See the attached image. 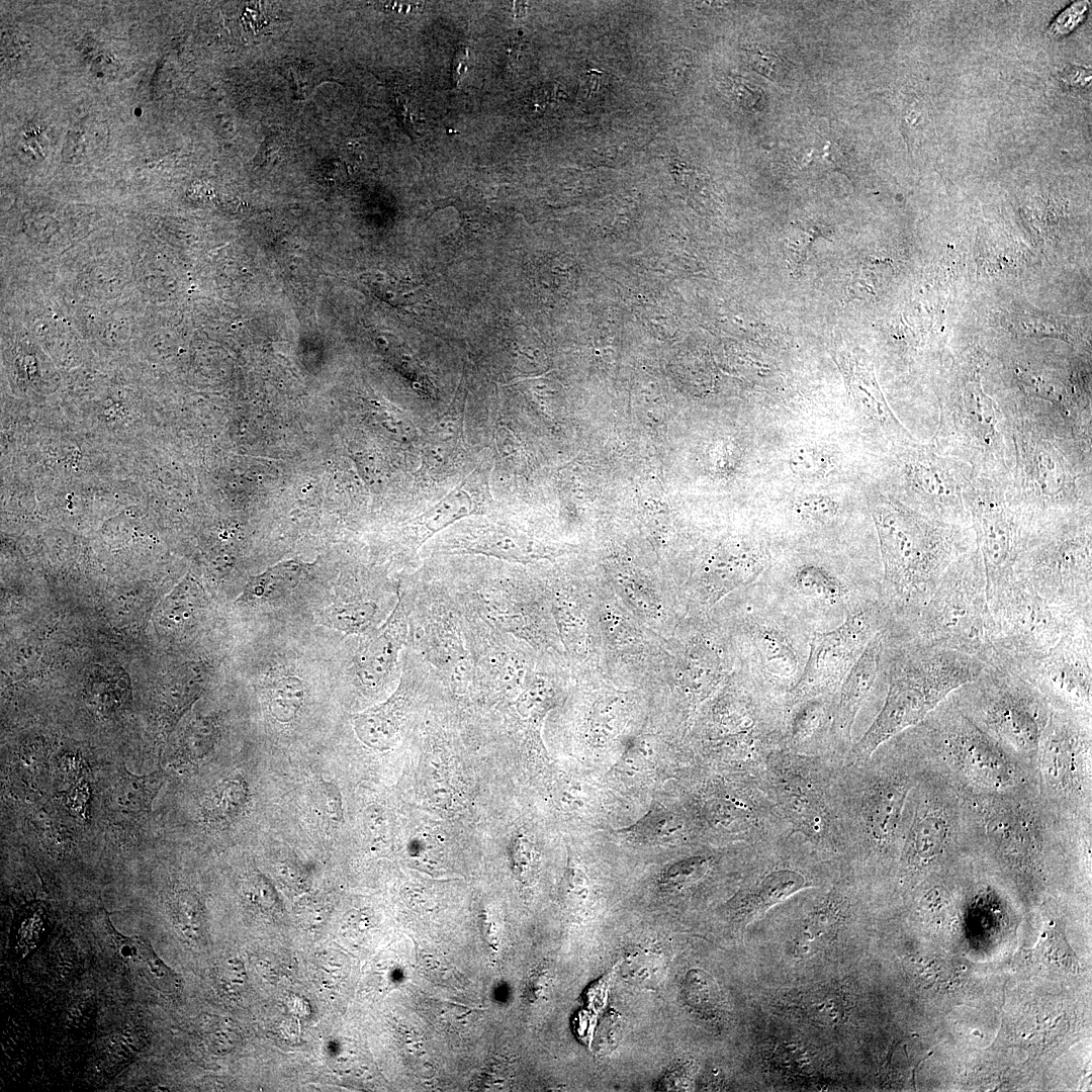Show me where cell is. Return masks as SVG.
I'll return each instance as SVG.
<instances>
[{"instance_id":"6da1fadb","label":"cell","mask_w":1092,"mask_h":1092,"mask_svg":"<svg viewBox=\"0 0 1092 1092\" xmlns=\"http://www.w3.org/2000/svg\"><path fill=\"white\" fill-rule=\"evenodd\" d=\"M930 764L914 726L867 759L835 763L833 804L850 868L896 877L913 791Z\"/></svg>"},{"instance_id":"7a4b0ae2","label":"cell","mask_w":1092,"mask_h":1092,"mask_svg":"<svg viewBox=\"0 0 1092 1092\" xmlns=\"http://www.w3.org/2000/svg\"><path fill=\"white\" fill-rule=\"evenodd\" d=\"M962 795L969 853L995 868L1023 898L1040 896L1068 866L1090 867L1092 824L1061 818L1037 793Z\"/></svg>"},{"instance_id":"3957f363","label":"cell","mask_w":1092,"mask_h":1092,"mask_svg":"<svg viewBox=\"0 0 1092 1092\" xmlns=\"http://www.w3.org/2000/svg\"><path fill=\"white\" fill-rule=\"evenodd\" d=\"M1012 466L1009 502L1032 527L1056 518L1092 513L1091 435L1051 404L1021 401L1004 411Z\"/></svg>"},{"instance_id":"277c9868","label":"cell","mask_w":1092,"mask_h":1092,"mask_svg":"<svg viewBox=\"0 0 1092 1092\" xmlns=\"http://www.w3.org/2000/svg\"><path fill=\"white\" fill-rule=\"evenodd\" d=\"M882 564V600L890 621H912L948 565L976 546L971 526L941 522L877 488L866 492Z\"/></svg>"},{"instance_id":"5b68a950","label":"cell","mask_w":1092,"mask_h":1092,"mask_svg":"<svg viewBox=\"0 0 1092 1092\" xmlns=\"http://www.w3.org/2000/svg\"><path fill=\"white\" fill-rule=\"evenodd\" d=\"M882 680L885 702L846 761L867 759L884 742L920 723L960 687L985 667L980 659L954 650L925 647L887 625L883 630Z\"/></svg>"},{"instance_id":"8992f818","label":"cell","mask_w":1092,"mask_h":1092,"mask_svg":"<svg viewBox=\"0 0 1092 1092\" xmlns=\"http://www.w3.org/2000/svg\"><path fill=\"white\" fill-rule=\"evenodd\" d=\"M728 596L720 615L740 668L785 703L802 675L814 632L759 578Z\"/></svg>"},{"instance_id":"52a82bcc","label":"cell","mask_w":1092,"mask_h":1092,"mask_svg":"<svg viewBox=\"0 0 1092 1092\" xmlns=\"http://www.w3.org/2000/svg\"><path fill=\"white\" fill-rule=\"evenodd\" d=\"M914 727L932 766L960 792L981 796L1037 793L1035 777L949 696Z\"/></svg>"},{"instance_id":"ba28073f","label":"cell","mask_w":1092,"mask_h":1092,"mask_svg":"<svg viewBox=\"0 0 1092 1092\" xmlns=\"http://www.w3.org/2000/svg\"><path fill=\"white\" fill-rule=\"evenodd\" d=\"M889 624L925 647L954 650L995 660L994 624L987 599L981 554L974 546L952 561L917 616L906 624Z\"/></svg>"},{"instance_id":"9c48e42d","label":"cell","mask_w":1092,"mask_h":1092,"mask_svg":"<svg viewBox=\"0 0 1092 1092\" xmlns=\"http://www.w3.org/2000/svg\"><path fill=\"white\" fill-rule=\"evenodd\" d=\"M785 718L784 701L739 668L712 702L703 739L720 763L759 778L768 755L785 749Z\"/></svg>"},{"instance_id":"30bf717a","label":"cell","mask_w":1092,"mask_h":1092,"mask_svg":"<svg viewBox=\"0 0 1092 1092\" xmlns=\"http://www.w3.org/2000/svg\"><path fill=\"white\" fill-rule=\"evenodd\" d=\"M949 698L1035 777L1040 739L1052 707L1033 685L1007 667L986 664L974 680Z\"/></svg>"},{"instance_id":"8fae6325","label":"cell","mask_w":1092,"mask_h":1092,"mask_svg":"<svg viewBox=\"0 0 1092 1092\" xmlns=\"http://www.w3.org/2000/svg\"><path fill=\"white\" fill-rule=\"evenodd\" d=\"M1015 577L1054 606L1092 620V513L1068 515L1032 527L1016 563Z\"/></svg>"},{"instance_id":"7c38bea8","label":"cell","mask_w":1092,"mask_h":1092,"mask_svg":"<svg viewBox=\"0 0 1092 1092\" xmlns=\"http://www.w3.org/2000/svg\"><path fill=\"white\" fill-rule=\"evenodd\" d=\"M759 579L813 632L832 629L860 606L882 599V569L818 557L772 558Z\"/></svg>"},{"instance_id":"4fadbf2b","label":"cell","mask_w":1092,"mask_h":1092,"mask_svg":"<svg viewBox=\"0 0 1092 1092\" xmlns=\"http://www.w3.org/2000/svg\"><path fill=\"white\" fill-rule=\"evenodd\" d=\"M837 761L779 749L768 755L759 780L792 833L828 856L843 857L832 795Z\"/></svg>"},{"instance_id":"5bb4252c","label":"cell","mask_w":1092,"mask_h":1092,"mask_svg":"<svg viewBox=\"0 0 1092 1092\" xmlns=\"http://www.w3.org/2000/svg\"><path fill=\"white\" fill-rule=\"evenodd\" d=\"M965 854L969 851L963 795L930 764L913 791L896 884L910 893L929 875Z\"/></svg>"},{"instance_id":"9a60e30c","label":"cell","mask_w":1092,"mask_h":1092,"mask_svg":"<svg viewBox=\"0 0 1092 1092\" xmlns=\"http://www.w3.org/2000/svg\"><path fill=\"white\" fill-rule=\"evenodd\" d=\"M943 455L968 464L975 475L1008 482L1012 447L1005 412L981 386L977 372L942 402L930 442Z\"/></svg>"},{"instance_id":"2e32d148","label":"cell","mask_w":1092,"mask_h":1092,"mask_svg":"<svg viewBox=\"0 0 1092 1092\" xmlns=\"http://www.w3.org/2000/svg\"><path fill=\"white\" fill-rule=\"evenodd\" d=\"M1037 796L1061 818L1092 824V717L1053 709L1036 761Z\"/></svg>"},{"instance_id":"e0dca14e","label":"cell","mask_w":1092,"mask_h":1092,"mask_svg":"<svg viewBox=\"0 0 1092 1092\" xmlns=\"http://www.w3.org/2000/svg\"><path fill=\"white\" fill-rule=\"evenodd\" d=\"M987 599L994 624L991 664L1015 672L1046 653L1078 621L1087 620L1054 606L1017 577Z\"/></svg>"},{"instance_id":"ac0fdd59","label":"cell","mask_w":1092,"mask_h":1092,"mask_svg":"<svg viewBox=\"0 0 1092 1092\" xmlns=\"http://www.w3.org/2000/svg\"><path fill=\"white\" fill-rule=\"evenodd\" d=\"M889 493L932 519L971 526L966 493L975 476L966 463L917 440L892 452Z\"/></svg>"},{"instance_id":"d6986e66","label":"cell","mask_w":1092,"mask_h":1092,"mask_svg":"<svg viewBox=\"0 0 1092 1092\" xmlns=\"http://www.w3.org/2000/svg\"><path fill=\"white\" fill-rule=\"evenodd\" d=\"M1007 482L975 475L966 505L987 580V596L1015 578L1032 526L1009 502Z\"/></svg>"},{"instance_id":"ffe728a7","label":"cell","mask_w":1092,"mask_h":1092,"mask_svg":"<svg viewBox=\"0 0 1092 1092\" xmlns=\"http://www.w3.org/2000/svg\"><path fill=\"white\" fill-rule=\"evenodd\" d=\"M889 621L883 600L877 599L849 613L838 626L814 632L802 675L786 697V710L801 700L837 693L868 643Z\"/></svg>"},{"instance_id":"44dd1931","label":"cell","mask_w":1092,"mask_h":1092,"mask_svg":"<svg viewBox=\"0 0 1092 1092\" xmlns=\"http://www.w3.org/2000/svg\"><path fill=\"white\" fill-rule=\"evenodd\" d=\"M699 801V818L713 836L764 846L792 833L759 778L716 780Z\"/></svg>"},{"instance_id":"7402d4cb","label":"cell","mask_w":1092,"mask_h":1092,"mask_svg":"<svg viewBox=\"0 0 1092 1092\" xmlns=\"http://www.w3.org/2000/svg\"><path fill=\"white\" fill-rule=\"evenodd\" d=\"M1053 709L1092 717V621L1080 620L1018 672Z\"/></svg>"},{"instance_id":"603a6c76","label":"cell","mask_w":1092,"mask_h":1092,"mask_svg":"<svg viewBox=\"0 0 1092 1092\" xmlns=\"http://www.w3.org/2000/svg\"><path fill=\"white\" fill-rule=\"evenodd\" d=\"M1076 1007L1066 999L1032 997L1012 1002L992 1046L1020 1048L1034 1064H1052L1080 1037Z\"/></svg>"},{"instance_id":"cb8c5ba5","label":"cell","mask_w":1092,"mask_h":1092,"mask_svg":"<svg viewBox=\"0 0 1092 1092\" xmlns=\"http://www.w3.org/2000/svg\"><path fill=\"white\" fill-rule=\"evenodd\" d=\"M774 552L762 534L748 533L720 543L703 562L693 589L707 608L756 581L769 567Z\"/></svg>"},{"instance_id":"d4e9b609","label":"cell","mask_w":1092,"mask_h":1092,"mask_svg":"<svg viewBox=\"0 0 1092 1092\" xmlns=\"http://www.w3.org/2000/svg\"><path fill=\"white\" fill-rule=\"evenodd\" d=\"M840 365L851 404L866 430L891 452L915 441L889 406L868 359L852 351L841 356Z\"/></svg>"},{"instance_id":"484cf974","label":"cell","mask_w":1092,"mask_h":1092,"mask_svg":"<svg viewBox=\"0 0 1092 1092\" xmlns=\"http://www.w3.org/2000/svg\"><path fill=\"white\" fill-rule=\"evenodd\" d=\"M883 634L877 633L852 665L837 692L829 735L828 756L843 761L853 741L858 711L882 680Z\"/></svg>"},{"instance_id":"4316f807","label":"cell","mask_w":1092,"mask_h":1092,"mask_svg":"<svg viewBox=\"0 0 1092 1092\" xmlns=\"http://www.w3.org/2000/svg\"><path fill=\"white\" fill-rule=\"evenodd\" d=\"M836 698L837 693L818 695L788 708L785 749L808 755H828Z\"/></svg>"},{"instance_id":"83f0119b","label":"cell","mask_w":1092,"mask_h":1092,"mask_svg":"<svg viewBox=\"0 0 1092 1092\" xmlns=\"http://www.w3.org/2000/svg\"><path fill=\"white\" fill-rule=\"evenodd\" d=\"M405 634V613L399 599L386 623L358 655L357 675L362 685L376 689L384 682L395 665Z\"/></svg>"},{"instance_id":"f1b7e54d","label":"cell","mask_w":1092,"mask_h":1092,"mask_svg":"<svg viewBox=\"0 0 1092 1092\" xmlns=\"http://www.w3.org/2000/svg\"><path fill=\"white\" fill-rule=\"evenodd\" d=\"M106 925L119 957L157 990L171 994L181 987V979L155 952L149 941L124 936L106 917Z\"/></svg>"},{"instance_id":"f546056e","label":"cell","mask_w":1092,"mask_h":1092,"mask_svg":"<svg viewBox=\"0 0 1092 1092\" xmlns=\"http://www.w3.org/2000/svg\"><path fill=\"white\" fill-rule=\"evenodd\" d=\"M405 701L406 691L402 682L387 701L354 715L353 726L358 738L377 750L392 747L397 740Z\"/></svg>"},{"instance_id":"4dcf8cb0","label":"cell","mask_w":1092,"mask_h":1092,"mask_svg":"<svg viewBox=\"0 0 1092 1092\" xmlns=\"http://www.w3.org/2000/svg\"><path fill=\"white\" fill-rule=\"evenodd\" d=\"M163 782L164 777L160 769L150 775L136 776L121 766L109 792V807L129 816L149 813Z\"/></svg>"},{"instance_id":"1f68e13d","label":"cell","mask_w":1092,"mask_h":1092,"mask_svg":"<svg viewBox=\"0 0 1092 1092\" xmlns=\"http://www.w3.org/2000/svg\"><path fill=\"white\" fill-rule=\"evenodd\" d=\"M1041 975L1067 978L1081 972L1078 958L1070 947L1062 923L1054 920L1044 931L1038 945L1031 949L1028 960Z\"/></svg>"},{"instance_id":"d6a6232c","label":"cell","mask_w":1092,"mask_h":1092,"mask_svg":"<svg viewBox=\"0 0 1092 1092\" xmlns=\"http://www.w3.org/2000/svg\"><path fill=\"white\" fill-rule=\"evenodd\" d=\"M791 515L803 530L831 532L837 530L843 521V507L833 495L808 493L792 502Z\"/></svg>"},{"instance_id":"836d02e7","label":"cell","mask_w":1092,"mask_h":1092,"mask_svg":"<svg viewBox=\"0 0 1092 1092\" xmlns=\"http://www.w3.org/2000/svg\"><path fill=\"white\" fill-rule=\"evenodd\" d=\"M463 551L481 553L500 559L514 561H527L528 550L521 544V540L510 530L502 526H492L476 531L471 534L468 542L463 545Z\"/></svg>"},{"instance_id":"e575fe53","label":"cell","mask_w":1092,"mask_h":1092,"mask_svg":"<svg viewBox=\"0 0 1092 1092\" xmlns=\"http://www.w3.org/2000/svg\"><path fill=\"white\" fill-rule=\"evenodd\" d=\"M684 819L660 803L653 802L648 811L634 824L621 831L645 841H665L685 830Z\"/></svg>"},{"instance_id":"d590c367","label":"cell","mask_w":1092,"mask_h":1092,"mask_svg":"<svg viewBox=\"0 0 1092 1092\" xmlns=\"http://www.w3.org/2000/svg\"><path fill=\"white\" fill-rule=\"evenodd\" d=\"M301 573L297 563L281 564L249 580L242 600L247 602H267L278 599L293 588Z\"/></svg>"},{"instance_id":"8d00e7d4","label":"cell","mask_w":1092,"mask_h":1092,"mask_svg":"<svg viewBox=\"0 0 1092 1092\" xmlns=\"http://www.w3.org/2000/svg\"><path fill=\"white\" fill-rule=\"evenodd\" d=\"M474 513L475 510L470 495L461 486H458L419 516L418 526L425 529L426 538H428L454 522Z\"/></svg>"},{"instance_id":"74e56055","label":"cell","mask_w":1092,"mask_h":1092,"mask_svg":"<svg viewBox=\"0 0 1092 1092\" xmlns=\"http://www.w3.org/2000/svg\"><path fill=\"white\" fill-rule=\"evenodd\" d=\"M836 466L835 453L817 444L796 447L788 456V467L791 473L803 480L826 478L835 471Z\"/></svg>"},{"instance_id":"f35d334b","label":"cell","mask_w":1092,"mask_h":1092,"mask_svg":"<svg viewBox=\"0 0 1092 1092\" xmlns=\"http://www.w3.org/2000/svg\"><path fill=\"white\" fill-rule=\"evenodd\" d=\"M625 703L622 698L607 696L598 700L589 713L588 731L595 744L604 745L623 727Z\"/></svg>"},{"instance_id":"ab89813d","label":"cell","mask_w":1092,"mask_h":1092,"mask_svg":"<svg viewBox=\"0 0 1092 1092\" xmlns=\"http://www.w3.org/2000/svg\"><path fill=\"white\" fill-rule=\"evenodd\" d=\"M560 636L567 649L581 655L586 648V623L582 612L565 596H557L553 604Z\"/></svg>"},{"instance_id":"60d3db41","label":"cell","mask_w":1092,"mask_h":1092,"mask_svg":"<svg viewBox=\"0 0 1092 1092\" xmlns=\"http://www.w3.org/2000/svg\"><path fill=\"white\" fill-rule=\"evenodd\" d=\"M826 232V228L813 220L793 223L792 233L784 240L785 255L793 272L801 270L813 243L819 237L825 238Z\"/></svg>"},{"instance_id":"b9f144b4","label":"cell","mask_w":1092,"mask_h":1092,"mask_svg":"<svg viewBox=\"0 0 1092 1092\" xmlns=\"http://www.w3.org/2000/svg\"><path fill=\"white\" fill-rule=\"evenodd\" d=\"M714 861L715 856L705 853L688 856L669 867L663 874L662 880L676 887L696 885L707 878Z\"/></svg>"},{"instance_id":"7bdbcfd3","label":"cell","mask_w":1092,"mask_h":1092,"mask_svg":"<svg viewBox=\"0 0 1092 1092\" xmlns=\"http://www.w3.org/2000/svg\"><path fill=\"white\" fill-rule=\"evenodd\" d=\"M552 698L553 690L549 680L536 676L517 697V711L527 719L541 716L549 708Z\"/></svg>"},{"instance_id":"ee69618b","label":"cell","mask_w":1092,"mask_h":1092,"mask_svg":"<svg viewBox=\"0 0 1092 1092\" xmlns=\"http://www.w3.org/2000/svg\"><path fill=\"white\" fill-rule=\"evenodd\" d=\"M375 613L376 606L373 603L356 602L335 607L328 617L337 629L360 632L371 624Z\"/></svg>"},{"instance_id":"f6af8a7d","label":"cell","mask_w":1092,"mask_h":1092,"mask_svg":"<svg viewBox=\"0 0 1092 1092\" xmlns=\"http://www.w3.org/2000/svg\"><path fill=\"white\" fill-rule=\"evenodd\" d=\"M490 661L491 669L497 673L503 690L511 696H519L527 685L525 661L514 652L495 654Z\"/></svg>"},{"instance_id":"bcb514c9","label":"cell","mask_w":1092,"mask_h":1092,"mask_svg":"<svg viewBox=\"0 0 1092 1092\" xmlns=\"http://www.w3.org/2000/svg\"><path fill=\"white\" fill-rule=\"evenodd\" d=\"M87 697L88 704L102 715H109L124 708L129 700L125 686L104 680L92 682L88 688Z\"/></svg>"},{"instance_id":"7dc6e473","label":"cell","mask_w":1092,"mask_h":1092,"mask_svg":"<svg viewBox=\"0 0 1092 1092\" xmlns=\"http://www.w3.org/2000/svg\"><path fill=\"white\" fill-rule=\"evenodd\" d=\"M684 991L689 1004L697 1008H712L718 999V990L709 974L694 969L686 977Z\"/></svg>"},{"instance_id":"c3c4849f","label":"cell","mask_w":1092,"mask_h":1092,"mask_svg":"<svg viewBox=\"0 0 1092 1092\" xmlns=\"http://www.w3.org/2000/svg\"><path fill=\"white\" fill-rule=\"evenodd\" d=\"M512 870L521 882L531 881L538 869V852L533 843L523 835L516 836L510 847Z\"/></svg>"},{"instance_id":"681fc988","label":"cell","mask_w":1092,"mask_h":1092,"mask_svg":"<svg viewBox=\"0 0 1092 1092\" xmlns=\"http://www.w3.org/2000/svg\"><path fill=\"white\" fill-rule=\"evenodd\" d=\"M654 755L655 748L650 739L634 738L626 746L619 764L624 772L634 776L647 768Z\"/></svg>"},{"instance_id":"f907efd6","label":"cell","mask_w":1092,"mask_h":1092,"mask_svg":"<svg viewBox=\"0 0 1092 1092\" xmlns=\"http://www.w3.org/2000/svg\"><path fill=\"white\" fill-rule=\"evenodd\" d=\"M241 790L233 782H225L217 787L208 798L205 809L208 815L215 819L231 816L234 809L239 806Z\"/></svg>"},{"instance_id":"816d5d0a","label":"cell","mask_w":1092,"mask_h":1092,"mask_svg":"<svg viewBox=\"0 0 1092 1092\" xmlns=\"http://www.w3.org/2000/svg\"><path fill=\"white\" fill-rule=\"evenodd\" d=\"M174 908L183 932L189 937H196L201 927L198 901L188 893H181L175 901Z\"/></svg>"},{"instance_id":"f5cc1de1","label":"cell","mask_w":1092,"mask_h":1092,"mask_svg":"<svg viewBox=\"0 0 1092 1092\" xmlns=\"http://www.w3.org/2000/svg\"><path fill=\"white\" fill-rule=\"evenodd\" d=\"M289 79L295 98L304 99L321 82V75L316 73L315 69L302 65H291L289 67Z\"/></svg>"},{"instance_id":"db71d44e","label":"cell","mask_w":1092,"mask_h":1092,"mask_svg":"<svg viewBox=\"0 0 1092 1092\" xmlns=\"http://www.w3.org/2000/svg\"><path fill=\"white\" fill-rule=\"evenodd\" d=\"M1087 2H1075L1063 11L1050 27L1051 35H1062L1073 30L1084 19Z\"/></svg>"},{"instance_id":"11a10c76","label":"cell","mask_w":1092,"mask_h":1092,"mask_svg":"<svg viewBox=\"0 0 1092 1092\" xmlns=\"http://www.w3.org/2000/svg\"><path fill=\"white\" fill-rule=\"evenodd\" d=\"M564 891L572 902H582L588 894V881L582 871L568 868L564 879Z\"/></svg>"},{"instance_id":"9f6ffc18","label":"cell","mask_w":1092,"mask_h":1092,"mask_svg":"<svg viewBox=\"0 0 1092 1092\" xmlns=\"http://www.w3.org/2000/svg\"><path fill=\"white\" fill-rule=\"evenodd\" d=\"M749 60L751 66L766 78L775 80L776 76L779 75L781 62L776 55L753 50L749 52Z\"/></svg>"},{"instance_id":"6f0895ef","label":"cell","mask_w":1092,"mask_h":1092,"mask_svg":"<svg viewBox=\"0 0 1092 1092\" xmlns=\"http://www.w3.org/2000/svg\"><path fill=\"white\" fill-rule=\"evenodd\" d=\"M469 50L467 48L459 49L452 63V78L456 85H458L465 75L469 67Z\"/></svg>"}]
</instances>
